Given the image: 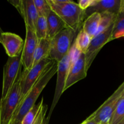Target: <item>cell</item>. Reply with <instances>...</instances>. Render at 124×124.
Wrapping results in <instances>:
<instances>
[{
    "label": "cell",
    "instance_id": "6da1fadb",
    "mask_svg": "<svg viewBox=\"0 0 124 124\" xmlns=\"http://www.w3.org/2000/svg\"><path fill=\"white\" fill-rule=\"evenodd\" d=\"M58 63L51 61L38 79L19 105L12 124L21 123L23 117L35 105L40 94L53 76L57 73Z\"/></svg>",
    "mask_w": 124,
    "mask_h": 124
},
{
    "label": "cell",
    "instance_id": "7a4b0ae2",
    "mask_svg": "<svg viewBox=\"0 0 124 124\" xmlns=\"http://www.w3.org/2000/svg\"><path fill=\"white\" fill-rule=\"evenodd\" d=\"M21 69L6 98L0 101V124H12L21 101Z\"/></svg>",
    "mask_w": 124,
    "mask_h": 124
},
{
    "label": "cell",
    "instance_id": "3957f363",
    "mask_svg": "<svg viewBox=\"0 0 124 124\" xmlns=\"http://www.w3.org/2000/svg\"><path fill=\"white\" fill-rule=\"evenodd\" d=\"M51 9L55 12L66 24L68 27L76 31L83 24L84 10L81 9L77 3L71 1L69 3L62 5L53 4L51 0H47Z\"/></svg>",
    "mask_w": 124,
    "mask_h": 124
},
{
    "label": "cell",
    "instance_id": "277c9868",
    "mask_svg": "<svg viewBox=\"0 0 124 124\" xmlns=\"http://www.w3.org/2000/svg\"><path fill=\"white\" fill-rule=\"evenodd\" d=\"M76 32L70 27L64 29L50 40L49 58L57 63L69 54Z\"/></svg>",
    "mask_w": 124,
    "mask_h": 124
},
{
    "label": "cell",
    "instance_id": "5b68a950",
    "mask_svg": "<svg viewBox=\"0 0 124 124\" xmlns=\"http://www.w3.org/2000/svg\"><path fill=\"white\" fill-rule=\"evenodd\" d=\"M124 92V82L89 117L93 119L98 124H108L110 118Z\"/></svg>",
    "mask_w": 124,
    "mask_h": 124
},
{
    "label": "cell",
    "instance_id": "8992f818",
    "mask_svg": "<svg viewBox=\"0 0 124 124\" xmlns=\"http://www.w3.org/2000/svg\"><path fill=\"white\" fill-rule=\"evenodd\" d=\"M21 54L18 56L8 58L3 69L1 99H4L13 86L19 70L21 69Z\"/></svg>",
    "mask_w": 124,
    "mask_h": 124
},
{
    "label": "cell",
    "instance_id": "52a82bcc",
    "mask_svg": "<svg viewBox=\"0 0 124 124\" xmlns=\"http://www.w3.org/2000/svg\"><path fill=\"white\" fill-rule=\"evenodd\" d=\"M70 66V53L69 52L67 55L65 56L61 61L58 62V69H57V81L54 91V98L52 102V106L47 117V122L49 121L51 115L53 113V110L58 104L61 96L64 92L65 82L68 72Z\"/></svg>",
    "mask_w": 124,
    "mask_h": 124
},
{
    "label": "cell",
    "instance_id": "ba28073f",
    "mask_svg": "<svg viewBox=\"0 0 124 124\" xmlns=\"http://www.w3.org/2000/svg\"><path fill=\"white\" fill-rule=\"evenodd\" d=\"M113 24L103 32L98 34L91 39L89 46L85 53V61L86 71H88L93 61L100 52L101 48L110 41L111 33H112Z\"/></svg>",
    "mask_w": 124,
    "mask_h": 124
},
{
    "label": "cell",
    "instance_id": "9c48e42d",
    "mask_svg": "<svg viewBox=\"0 0 124 124\" xmlns=\"http://www.w3.org/2000/svg\"><path fill=\"white\" fill-rule=\"evenodd\" d=\"M50 59H43L29 71H23L21 75V98L20 103L33 86L39 78L41 76L46 69L47 65L51 61ZM19 103V104H20Z\"/></svg>",
    "mask_w": 124,
    "mask_h": 124
},
{
    "label": "cell",
    "instance_id": "30bf717a",
    "mask_svg": "<svg viewBox=\"0 0 124 124\" xmlns=\"http://www.w3.org/2000/svg\"><path fill=\"white\" fill-rule=\"evenodd\" d=\"M26 28V36L21 54L22 65L24 71H29L32 68L34 54L38 43V39L36 37L35 30L27 26Z\"/></svg>",
    "mask_w": 124,
    "mask_h": 124
},
{
    "label": "cell",
    "instance_id": "8fae6325",
    "mask_svg": "<svg viewBox=\"0 0 124 124\" xmlns=\"http://www.w3.org/2000/svg\"><path fill=\"white\" fill-rule=\"evenodd\" d=\"M87 73L85 54L81 53L77 59L71 62L70 61V66L67 77L64 92L76 82L84 79L87 76Z\"/></svg>",
    "mask_w": 124,
    "mask_h": 124
},
{
    "label": "cell",
    "instance_id": "7c38bea8",
    "mask_svg": "<svg viewBox=\"0 0 124 124\" xmlns=\"http://www.w3.org/2000/svg\"><path fill=\"white\" fill-rule=\"evenodd\" d=\"M0 43L3 46L8 57L12 58L21 54L24 41L16 34L3 32L0 36Z\"/></svg>",
    "mask_w": 124,
    "mask_h": 124
},
{
    "label": "cell",
    "instance_id": "4fadbf2b",
    "mask_svg": "<svg viewBox=\"0 0 124 124\" xmlns=\"http://www.w3.org/2000/svg\"><path fill=\"white\" fill-rule=\"evenodd\" d=\"M122 0H93L91 6L84 10V18L85 19L93 13L101 14L105 12L117 15L121 8Z\"/></svg>",
    "mask_w": 124,
    "mask_h": 124
},
{
    "label": "cell",
    "instance_id": "5bb4252c",
    "mask_svg": "<svg viewBox=\"0 0 124 124\" xmlns=\"http://www.w3.org/2000/svg\"><path fill=\"white\" fill-rule=\"evenodd\" d=\"M19 12L24 19L25 26L34 30L39 15L33 0H21Z\"/></svg>",
    "mask_w": 124,
    "mask_h": 124
},
{
    "label": "cell",
    "instance_id": "9a60e30c",
    "mask_svg": "<svg viewBox=\"0 0 124 124\" xmlns=\"http://www.w3.org/2000/svg\"><path fill=\"white\" fill-rule=\"evenodd\" d=\"M47 24V39L51 40L58 33L68 27L64 21L52 9L46 16Z\"/></svg>",
    "mask_w": 124,
    "mask_h": 124
},
{
    "label": "cell",
    "instance_id": "2e32d148",
    "mask_svg": "<svg viewBox=\"0 0 124 124\" xmlns=\"http://www.w3.org/2000/svg\"><path fill=\"white\" fill-rule=\"evenodd\" d=\"M100 20L101 15L94 13L87 17L82 24V29L90 36L91 39L96 35Z\"/></svg>",
    "mask_w": 124,
    "mask_h": 124
},
{
    "label": "cell",
    "instance_id": "e0dca14e",
    "mask_svg": "<svg viewBox=\"0 0 124 124\" xmlns=\"http://www.w3.org/2000/svg\"><path fill=\"white\" fill-rule=\"evenodd\" d=\"M122 37L124 38V0H122L121 1V8L118 13L116 15L110 41Z\"/></svg>",
    "mask_w": 124,
    "mask_h": 124
},
{
    "label": "cell",
    "instance_id": "ac0fdd59",
    "mask_svg": "<svg viewBox=\"0 0 124 124\" xmlns=\"http://www.w3.org/2000/svg\"><path fill=\"white\" fill-rule=\"evenodd\" d=\"M50 52V40L41 39L38 40L37 47L34 54L32 67L38 64L43 59H48ZM49 59V58H48ZM32 69V68H31Z\"/></svg>",
    "mask_w": 124,
    "mask_h": 124
},
{
    "label": "cell",
    "instance_id": "d6986e66",
    "mask_svg": "<svg viewBox=\"0 0 124 124\" xmlns=\"http://www.w3.org/2000/svg\"><path fill=\"white\" fill-rule=\"evenodd\" d=\"M90 41L91 39L90 36L82 29H81L76 36L74 45L80 53L85 54L89 46Z\"/></svg>",
    "mask_w": 124,
    "mask_h": 124
},
{
    "label": "cell",
    "instance_id": "ffe728a7",
    "mask_svg": "<svg viewBox=\"0 0 124 124\" xmlns=\"http://www.w3.org/2000/svg\"><path fill=\"white\" fill-rule=\"evenodd\" d=\"M124 119V92L120 98L108 124H118Z\"/></svg>",
    "mask_w": 124,
    "mask_h": 124
},
{
    "label": "cell",
    "instance_id": "44dd1931",
    "mask_svg": "<svg viewBox=\"0 0 124 124\" xmlns=\"http://www.w3.org/2000/svg\"><path fill=\"white\" fill-rule=\"evenodd\" d=\"M100 15L101 20L96 35L103 32L104 30L108 29L110 25H112L115 22L116 17V14L109 13V12H105V13H102Z\"/></svg>",
    "mask_w": 124,
    "mask_h": 124
},
{
    "label": "cell",
    "instance_id": "7402d4cb",
    "mask_svg": "<svg viewBox=\"0 0 124 124\" xmlns=\"http://www.w3.org/2000/svg\"><path fill=\"white\" fill-rule=\"evenodd\" d=\"M34 30L38 40L41 39H47V24L46 17H38L35 24Z\"/></svg>",
    "mask_w": 124,
    "mask_h": 124
},
{
    "label": "cell",
    "instance_id": "603a6c76",
    "mask_svg": "<svg viewBox=\"0 0 124 124\" xmlns=\"http://www.w3.org/2000/svg\"><path fill=\"white\" fill-rule=\"evenodd\" d=\"M44 98H42L41 101L38 104H35L29 112L24 116L21 124H33L34 121L36 119L37 115L42 105H43Z\"/></svg>",
    "mask_w": 124,
    "mask_h": 124
},
{
    "label": "cell",
    "instance_id": "cb8c5ba5",
    "mask_svg": "<svg viewBox=\"0 0 124 124\" xmlns=\"http://www.w3.org/2000/svg\"><path fill=\"white\" fill-rule=\"evenodd\" d=\"M39 16L46 17L51 10V8L46 0H33Z\"/></svg>",
    "mask_w": 124,
    "mask_h": 124
},
{
    "label": "cell",
    "instance_id": "d4e9b609",
    "mask_svg": "<svg viewBox=\"0 0 124 124\" xmlns=\"http://www.w3.org/2000/svg\"><path fill=\"white\" fill-rule=\"evenodd\" d=\"M48 106L47 105H42L37 115L36 119L34 121L33 124H43L44 120L46 117V113H47Z\"/></svg>",
    "mask_w": 124,
    "mask_h": 124
},
{
    "label": "cell",
    "instance_id": "484cf974",
    "mask_svg": "<svg viewBox=\"0 0 124 124\" xmlns=\"http://www.w3.org/2000/svg\"><path fill=\"white\" fill-rule=\"evenodd\" d=\"M93 2V0H79L77 4L81 9L85 10L90 6H91Z\"/></svg>",
    "mask_w": 124,
    "mask_h": 124
},
{
    "label": "cell",
    "instance_id": "4316f807",
    "mask_svg": "<svg viewBox=\"0 0 124 124\" xmlns=\"http://www.w3.org/2000/svg\"><path fill=\"white\" fill-rule=\"evenodd\" d=\"M8 2L10 4H12L13 6L15 7V8H17L18 11L19 10V8H20V4H21V0H12V1H8Z\"/></svg>",
    "mask_w": 124,
    "mask_h": 124
},
{
    "label": "cell",
    "instance_id": "83f0119b",
    "mask_svg": "<svg viewBox=\"0 0 124 124\" xmlns=\"http://www.w3.org/2000/svg\"><path fill=\"white\" fill-rule=\"evenodd\" d=\"M81 124H98L96 121H94L93 119L88 117L86 120H85Z\"/></svg>",
    "mask_w": 124,
    "mask_h": 124
},
{
    "label": "cell",
    "instance_id": "f1b7e54d",
    "mask_svg": "<svg viewBox=\"0 0 124 124\" xmlns=\"http://www.w3.org/2000/svg\"><path fill=\"white\" fill-rule=\"evenodd\" d=\"M2 33H3V31H2V29H1V28L0 27V36H1V34H2Z\"/></svg>",
    "mask_w": 124,
    "mask_h": 124
},
{
    "label": "cell",
    "instance_id": "f546056e",
    "mask_svg": "<svg viewBox=\"0 0 124 124\" xmlns=\"http://www.w3.org/2000/svg\"><path fill=\"white\" fill-rule=\"evenodd\" d=\"M118 124H124V119L123 120H122V121H121V122H120V123H119Z\"/></svg>",
    "mask_w": 124,
    "mask_h": 124
},
{
    "label": "cell",
    "instance_id": "4dcf8cb0",
    "mask_svg": "<svg viewBox=\"0 0 124 124\" xmlns=\"http://www.w3.org/2000/svg\"></svg>",
    "mask_w": 124,
    "mask_h": 124
},
{
    "label": "cell",
    "instance_id": "1f68e13d",
    "mask_svg": "<svg viewBox=\"0 0 124 124\" xmlns=\"http://www.w3.org/2000/svg\"></svg>",
    "mask_w": 124,
    "mask_h": 124
}]
</instances>
